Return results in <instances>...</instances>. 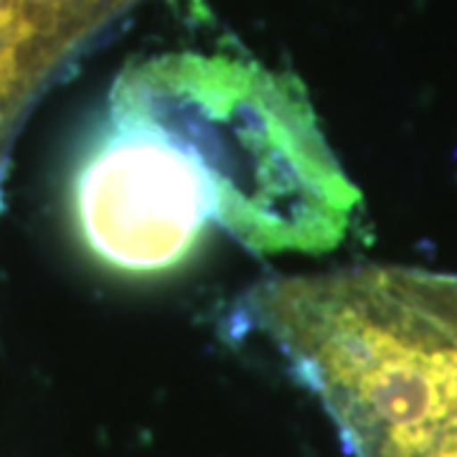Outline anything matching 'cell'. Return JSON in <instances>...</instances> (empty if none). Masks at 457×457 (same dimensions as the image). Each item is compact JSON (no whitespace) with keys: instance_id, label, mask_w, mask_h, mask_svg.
Wrapping results in <instances>:
<instances>
[{"instance_id":"6da1fadb","label":"cell","mask_w":457,"mask_h":457,"mask_svg":"<svg viewBox=\"0 0 457 457\" xmlns=\"http://www.w3.org/2000/svg\"><path fill=\"white\" fill-rule=\"evenodd\" d=\"M254 323L361 457H457V279L363 267L260 287Z\"/></svg>"},{"instance_id":"7a4b0ae2","label":"cell","mask_w":457,"mask_h":457,"mask_svg":"<svg viewBox=\"0 0 457 457\" xmlns=\"http://www.w3.org/2000/svg\"><path fill=\"white\" fill-rule=\"evenodd\" d=\"M112 95L179 130L209 163L219 227L252 252L323 254L361 196L293 77L221 54H163L125 69Z\"/></svg>"},{"instance_id":"3957f363","label":"cell","mask_w":457,"mask_h":457,"mask_svg":"<svg viewBox=\"0 0 457 457\" xmlns=\"http://www.w3.org/2000/svg\"><path fill=\"white\" fill-rule=\"evenodd\" d=\"M71 206L89 254L122 275L176 270L219 224V188L196 147L117 95L74 170Z\"/></svg>"},{"instance_id":"277c9868","label":"cell","mask_w":457,"mask_h":457,"mask_svg":"<svg viewBox=\"0 0 457 457\" xmlns=\"http://www.w3.org/2000/svg\"><path fill=\"white\" fill-rule=\"evenodd\" d=\"M84 3H92V0H0V5L11 8L23 21H29L33 29L41 23L51 29L62 18H74Z\"/></svg>"}]
</instances>
